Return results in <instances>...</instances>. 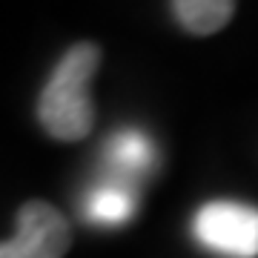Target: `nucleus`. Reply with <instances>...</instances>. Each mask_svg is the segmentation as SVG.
<instances>
[{"mask_svg": "<svg viewBox=\"0 0 258 258\" xmlns=\"http://www.w3.org/2000/svg\"><path fill=\"white\" fill-rule=\"evenodd\" d=\"M178 23L192 35H212L230 23L235 0H172Z\"/></svg>", "mask_w": 258, "mask_h": 258, "instance_id": "obj_6", "label": "nucleus"}, {"mask_svg": "<svg viewBox=\"0 0 258 258\" xmlns=\"http://www.w3.org/2000/svg\"><path fill=\"white\" fill-rule=\"evenodd\" d=\"M0 258H20L18 255V249H15V244L9 241H0Z\"/></svg>", "mask_w": 258, "mask_h": 258, "instance_id": "obj_7", "label": "nucleus"}, {"mask_svg": "<svg viewBox=\"0 0 258 258\" xmlns=\"http://www.w3.org/2000/svg\"><path fill=\"white\" fill-rule=\"evenodd\" d=\"M20 258H63L72 232L69 221L43 201H29L18 212V232L12 238Z\"/></svg>", "mask_w": 258, "mask_h": 258, "instance_id": "obj_3", "label": "nucleus"}, {"mask_svg": "<svg viewBox=\"0 0 258 258\" xmlns=\"http://www.w3.org/2000/svg\"><path fill=\"white\" fill-rule=\"evenodd\" d=\"M141 192L135 184L118 181V178L101 175V181H95L81 198V215L83 221L103 227V230H115L138 212Z\"/></svg>", "mask_w": 258, "mask_h": 258, "instance_id": "obj_5", "label": "nucleus"}, {"mask_svg": "<svg viewBox=\"0 0 258 258\" xmlns=\"http://www.w3.org/2000/svg\"><path fill=\"white\" fill-rule=\"evenodd\" d=\"M158 166L155 141L138 126L118 129L103 147V175L141 186V181Z\"/></svg>", "mask_w": 258, "mask_h": 258, "instance_id": "obj_4", "label": "nucleus"}, {"mask_svg": "<svg viewBox=\"0 0 258 258\" xmlns=\"http://www.w3.org/2000/svg\"><path fill=\"white\" fill-rule=\"evenodd\" d=\"M98 63L101 49L92 43H78L55 66L37 103V118L52 138L81 141L92 132L95 106L89 98V81L98 72Z\"/></svg>", "mask_w": 258, "mask_h": 258, "instance_id": "obj_1", "label": "nucleus"}, {"mask_svg": "<svg viewBox=\"0 0 258 258\" xmlns=\"http://www.w3.org/2000/svg\"><path fill=\"white\" fill-rule=\"evenodd\" d=\"M195 241L224 258H258V207L210 201L192 218Z\"/></svg>", "mask_w": 258, "mask_h": 258, "instance_id": "obj_2", "label": "nucleus"}]
</instances>
